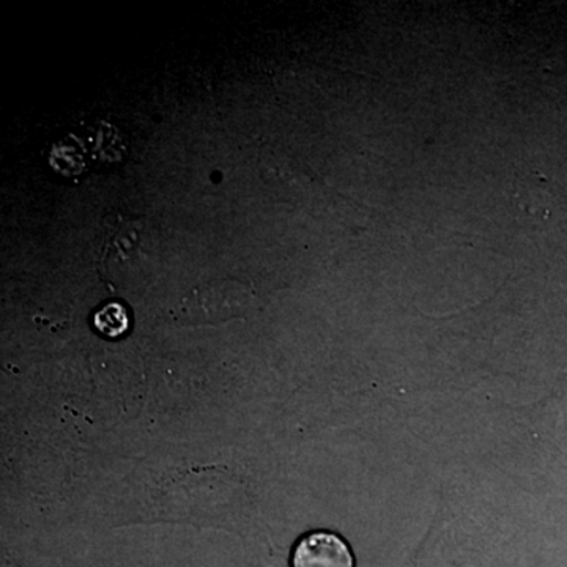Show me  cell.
<instances>
[{
    "label": "cell",
    "mask_w": 567,
    "mask_h": 567,
    "mask_svg": "<svg viewBox=\"0 0 567 567\" xmlns=\"http://www.w3.org/2000/svg\"><path fill=\"white\" fill-rule=\"evenodd\" d=\"M514 197L516 203L522 210L528 213L532 216H544L547 218L550 213V194L540 186H532L528 182L516 183V189H514Z\"/></svg>",
    "instance_id": "cell-2"
},
{
    "label": "cell",
    "mask_w": 567,
    "mask_h": 567,
    "mask_svg": "<svg viewBox=\"0 0 567 567\" xmlns=\"http://www.w3.org/2000/svg\"><path fill=\"white\" fill-rule=\"evenodd\" d=\"M95 328L107 338H118L130 328L128 315L118 303L103 306L95 316Z\"/></svg>",
    "instance_id": "cell-3"
},
{
    "label": "cell",
    "mask_w": 567,
    "mask_h": 567,
    "mask_svg": "<svg viewBox=\"0 0 567 567\" xmlns=\"http://www.w3.org/2000/svg\"><path fill=\"white\" fill-rule=\"evenodd\" d=\"M292 567H354V559L341 536L315 532L295 544Z\"/></svg>",
    "instance_id": "cell-1"
}]
</instances>
